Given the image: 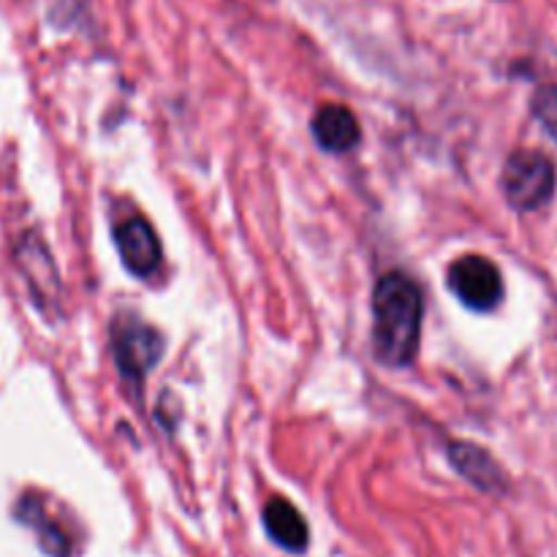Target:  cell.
Here are the masks:
<instances>
[{"label": "cell", "mask_w": 557, "mask_h": 557, "mask_svg": "<svg viewBox=\"0 0 557 557\" xmlns=\"http://www.w3.org/2000/svg\"><path fill=\"white\" fill-rule=\"evenodd\" d=\"M449 288L466 308L493 310L504 297V277L484 256H462L449 270Z\"/></svg>", "instance_id": "obj_5"}, {"label": "cell", "mask_w": 557, "mask_h": 557, "mask_svg": "<svg viewBox=\"0 0 557 557\" xmlns=\"http://www.w3.org/2000/svg\"><path fill=\"white\" fill-rule=\"evenodd\" d=\"M313 136L321 150L348 152L351 147H357L362 131H359V123L351 109L341 107V103H326V107L315 112Z\"/></svg>", "instance_id": "obj_8"}, {"label": "cell", "mask_w": 557, "mask_h": 557, "mask_svg": "<svg viewBox=\"0 0 557 557\" xmlns=\"http://www.w3.org/2000/svg\"><path fill=\"white\" fill-rule=\"evenodd\" d=\"M16 520L36 533L38 544L49 557H76L79 555V536L74 528L63 520V515L52 509L44 495L25 493L16 500Z\"/></svg>", "instance_id": "obj_4"}, {"label": "cell", "mask_w": 557, "mask_h": 557, "mask_svg": "<svg viewBox=\"0 0 557 557\" xmlns=\"http://www.w3.org/2000/svg\"><path fill=\"white\" fill-rule=\"evenodd\" d=\"M114 245H117L123 264L134 272L136 277H150L161 267L163 250L161 239L152 232L145 218H128L114 228Z\"/></svg>", "instance_id": "obj_7"}, {"label": "cell", "mask_w": 557, "mask_h": 557, "mask_svg": "<svg viewBox=\"0 0 557 557\" xmlns=\"http://www.w3.org/2000/svg\"><path fill=\"white\" fill-rule=\"evenodd\" d=\"M422 288L403 272L384 275L373 294V346L386 368H408L422 337Z\"/></svg>", "instance_id": "obj_1"}, {"label": "cell", "mask_w": 557, "mask_h": 557, "mask_svg": "<svg viewBox=\"0 0 557 557\" xmlns=\"http://www.w3.org/2000/svg\"><path fill=\"white\" fill-rule=\"evenodd\" d=\"M16 267L25 275L30 294L36 297V305L41 310H54L60 302V281L58 270H54V261L49 256L47 245L36 237V234H27L25 239L16 248Z\"/></svg>", "instance_id": "obj_6"}, {"label": "cell", "mask_w": 557, "mask_h": 557, "mask_svg": "<svg viewBox=\"0 0 557 557\" xmlns=\"http://www.w3.org/2000/svg\"><path fill=\"white\" fill-rule=\"evenodd\" d=\"M264 528L277 547L288 549V553H305L308 549V522L286 498H272L264 506Z\"/></svg>", "instance_id": "obj_10"}, {"label": "cell", "mask_w": 557, "mask_h": 557, "mask_svg": "<svg viewBox=\"0 0 557 557\" xmlns=\"http://www.w3.org/2000/svg\"><path fill=\"white\" fill-rule=\"evenodd\" d=\"M555 166L544 152L517 150L504 166V194L515 210L533 212L555 194Z\"/></svg>", "instance_id": "obj_2"}, {"label": "cell", "mask_w": 557, "mask_h": 557, "mask_svg": "<svg viewBox=\"0 0 557 557\" xmlns=\"http://www.w3.org/2000/svg\"><path fill=\"white\" fill-rule=\"evenodd\" d=\"M449 460L473 487L484 490V493H504L506 490L504 471H500L498 462H495L482 446L457 441V444L449 446Z\"/></svg>", "instance_id": "obj_9"}, {"label": "cell", "mask_w": 557, "mask_h": 557, "mask_svg": "<svg viewBox=\"0 0 557 557\" xmlns=\"http://www.w3.org/2000/svg\"><path fill=\"white\" fill-rule=\"evenodd\" d=\"M163 335L150 324L136 319H120L112 326V354L117 370L125 381L141 386L145 375L150 373L163 357Z\"/></svg>", "instance_id": "obj_3"}, {"label": "cell", "mask_w": 557, "mask_h": 557, "mask_svg": "<svg viewBox=\"0 0 557 557\" xmlns=\"http://www.w3.org/2000/svg\"><path fill=\"white\" fill-rule=\"evenodd\" d=\"M533 114L544 125V131L557 141V85H544L533 96Z\"/></svg>", "instance_id": "obj_11"}]
</instances>
